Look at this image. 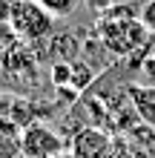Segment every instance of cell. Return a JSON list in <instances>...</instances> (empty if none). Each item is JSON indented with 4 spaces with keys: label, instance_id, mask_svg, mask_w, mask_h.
<instances>
[{
    "label": "cell",
    "instance_id": "8992f818",
    "mask_svg": "<svg viewBox=\"0 0 155 158\" xmlns=\"http://www.w3.org/2000/svg\"><path fill=\"white\" fill-rule=\"evenodd\" d=\"M126 98L135 109L141 124L155 129V86H144V83H129L126 86Z\"/></svg>",
    "mask_w": 155,
    "mask_h": 158
},
{
    "label": "cell",
    "instance_id": "30bf717a",
    "mask_svg": "<svg viewBox=\"0 0 155 158\" xmlns=\"http://www.w3.org/2000/svg\"><path fill=\"white\" fill-rule=\"evenodd\" d=\"M112 158H149V152L141 150V147H135L126 135H115V141H112Z\"/></svg>",
    "mask_w": 155,
    "mask_h": 158
},
{
    "label": "cell",
    "instance_id": "5bb4252c",
    "mask_svg": "<svg viewBox=\"0 0 155 158\" xmlns=\"http://www.w3.org/2000/svg\"><path fill=\"white\" fill-rule=\"evenodd\" d=\"M141 23H144V29L149 32V38H155V0L141 6Z\"/></svg>",
    "mask_w": 155,
    "mask_h": 158
},
{
    "label": "cell",
    "instance_id": "52a82bcc",
    "mask_svg": "<svg viewBox=\"0 0 155 158\" xmlns=\"http://www.w3.org/2000/svg\"><path fill=\"white\" fill-rule=\"evenodd\" d=\"M0 158H23V129L9 118H0Z\"/></svg>",
    "mask_w": 155,
    "mask_h": 158
},
{
    "label": "cell",
    "instance_id": "d6986e66",
    "mask_svg": "<svg viewBox=\"0 0 155 158\" xmlns=\"http://www.w3.org/2000/svg\"><path fill=\"white\" fill-rule=\"evenodd\" d=\"M58 158H69V152H63V155H58Z\"/></svg>",
    "mask_w": 155,
    "mask_h": 158
},
{
    "label": "cell",
    "instance_id": "6da1fadb",
    "mask_svg": "<svg viewBox=\"0 0 155 158\" xmlns=\"http://www.w3.org/2000/svg\"><path fill=\"white\" fill-rule=\"evenodd\" d=\"M98 40L115 58H132L152 43L141 20H98Z\"/></svg>",
    "mask_w": 155,
    "mask_h": 158
},
{
    "label": "cell",
    "instance_id": "7c38bea8",
    "mask_svg": "<svg viewBox=\"0 0 155 158\" xmlns=\"http://www.w3.org/2000/svg\"><path fill=\"white\" fill-rule=\"evenodd\" d=\"M126 138H129V141L135 144V147H141V150H152L155 147V129L152 127H147V124H135L129 132H126Z\"/></svg>",
    "mask_w": 155,
    "mask_h": 158
},
{
    "label": "cell",
    "instance_id": "3957f363",
    "mask_svg": "<svg viewBox=\"0 0 155 158\" xmlns=\"http://www.w3.org/2000/svg\"><path fill=\"white\" fill-rule=\"evenodd\" d=\"M66 147H69L66 138L43 121L23 129V158H58L63 155Z\"/></svg>",
    "mask_w": 155,
    "mask_h": 158
},
{
    "label": "cell",
    "instance_id": "ac0fdd59",
    "mask_svg": "<svg viewBox=\"0 0 155 158\" xmlns=\"http://www.w3.org/2000/svg\"><path fill=\"white\" fill-rule=\"evenodd\" d=\"M144 72H147V75H155V58H147V60H144Z\"/></svg>",
    "mask_w": 155,
    "mask_h": 158
},
{
    "label": "cell",
    "instance_id": "277c9868",
    "mask_svg": "<svg viewBox=\"0 0 155 158\" xmlns=\"http://www.w3.org/2000/svg\"><path fill=\"white\" fill-rule=\"evenodd\" d=\"M112 141L101 127H80L69 138V158H112Z\"/></svg>",
    "mask_w": 155,
    "mask_h": 158
},
{
    "label": "cell",
    "instance_id": "9a60e30c",
    "mask_svg": "<svg viewBox=\"0 0 155 158\" xmlns=\"http://www.w3.org/2000/svg\"><path fill=\"white\" fill-rule=\"evenodd\" d=\"M14 101H17V95H14V92H0V118H9V121H12Z\"/></svg>",
    "mask_w": 155,
    "mask_h": 158
},
{
    "label": "cell",
    "instance_id": "7a4b0ae2",
    "mask_svg": "<svg viewBox=\"0 0 155 158\" xmlns=\"http://www.w3.org/2000/svg\"><path fill=\"white\" fill-rule=\"evenodd\" d=\"M12 32L23 43H38V40H52L55 38V17L46 15L35 0H17L12 9Z\"/></svg>",
    "mask_w": 155,
    "mask_h": 158
},
{
    "label": "cell",
    "instance_id": "9c48e42d",
    "mask_svg": "<svg viewBox=\"0 0 155 158\" xmlns=\"http://www.w3.org/2000/svg\"><path fill=\"white\" fill-rule=\"evenodd\" d=\"M92 83H95V69L89 66V63H84V60L72 63V89L84 92V89L92 86Z\"/></svg>",
    "mask_w": 155,
    "mask_h": 158
},
{
    "label": "cell",
    "instance_id": "ba28073f",
    "mask_svg": "<svg viewBox=\"0 0 155 158\" xmlns=\"http://www.w3.org/2000/svg\"><path fill=\"white\" fill-rule=\"evenodd\" d=\"M49 55H55V63H78L80 40L72 32H60L49 40Z\"/></svg>",
    "mask_w": 155,
    "mask_h": 158
},
{
    "label": "cell",
    "instance_id": "8fae6325",
    "mask_svg": "<svg viewBox=\"0 0 155 158\" xmlns=\"http://www.w3.org/2000/svg\"><path fill=\"white\" fill-rule=\"evenodd\" d=\"M35 3H38L46 15H52L55 20H58V17H69L78 9V0H35Z\"/></svg>",
    "mask_w": 155,
    "mask_h": 158
},
{
    "label": "cell",
    "instance_id": "ffe728a7",
    "mask_svg": "<svg viewBox=\"0 0 155 158\" xmlns=\"http://www.w3.org/2000/svg\"><path fill=\"white\" fill-rule=\"evenodd\" d=\"M144 3H149V0H144Z\"/></svg>",
    "mask_w": 155,
    "mask_h": 158
},
{
    "label": "cell",
    "instance_id": "2e32d148",
    "mask_svg": "<svg viewBox=\"0 0 155 158\" xmlns=\"http://www.w3.org/2000/svg\"><path fill=\"white\" fill-rule=\"evenodd\" d=\"M14 43H17V35L12 32V26H9V23H0V55H3L6 49H12Z\"/></svg>",
    "mask_w": 155,
    "mask_h": 158
},
{
    "label": "cell",
    "instance_id": "4fadbf2b",
    "mask_svg": "<svg viewBox=\"0 0 155 158\" xmlns=\"http://www.w3.org/2000/svg\"><path fill=\"white\" fill-rule=\"evenodd\" d=\"M52 83L58 89L72 86V63H55L52 66Z\"/></svg>",
    "mask_w": 155,
    "mask_h": 158
},
{
    "label": "cell",
    "instance_id": "5b68a950",
    "mask_svg": "<svg viewBox=\"0 0 155 158\" xmlns=\"http://www.w3.org/2000/svg\"><path fill=\"white\" fill-rule=\"evenodd\" d=\"M0 69L6 78L12 81H23V83H35L38 81V55L29 43L17 40L12 49H6L0 55Z\"/></svg>",
    "mask_w": 155,
    "mask_h": 158
},
{
    "label": "cell",
    "instance_id": "e0dca14e",
    "mask_svg": "<svg viewBox=\"0 0 155 158\" xmlns=\"http://www.w3.org/2000/svg\"><path fill=\"white\" fill-rule=\"evenodd\" d=\"M14 3H17V0H0V23H9V20H12Z\"/></svg>",
    "mask_w": 155,
    "mask_h": 158
}]
</instances>
